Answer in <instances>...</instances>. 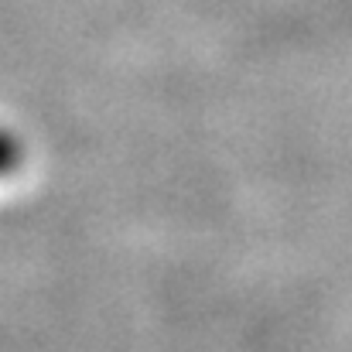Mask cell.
Segmentation results:
<instances>
[{"instance_id":"6da1fadb","label":"cell","mask_w":352,"mask_h":352,"mask_svg":"<svg viewBox=\"0 0 352 352\" xmlns=\"http://www.w3.org/2000/svg\"><path fill=\"white\" fill-rule=\"evenodd\" d=\"M21 164H24V151H21L7 133H0V185H3L7 178H14Z\"/></svg>"}]
</instances>
